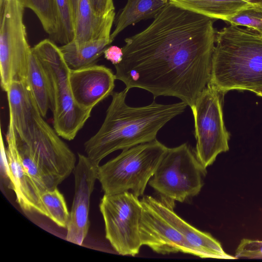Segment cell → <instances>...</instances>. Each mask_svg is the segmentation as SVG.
I'll return each instance as SVG.
<instances>
[{"label": "cell", "mask_w": 262, "mask_h": 262, "mask_svg": "<svg viewBox=\"0 0 262 262\" xmlns=\"http://www.w3.org/2000/svg\"><path fill=\"white\" fill-rule=\"evenodd\" d=\"M253 5H262V0H244Z\"/></svg>", "instance_id": "cell-31"}, {"label": "cell", "mask_w": 262, "mask_h": 262, "mask_svg": "<svg viewBox=\"0 0 262 262\" xmlns=\"http://www.w3.org/2000/svg\"><path fill=\"white\" fill-rule=\"evenodd\" d=\"M115 74L103 65L71 70L70 84L76 103L81 108L92 110L111 95L115 88Z\"/></svg>", "instance_id": "cell-13"}, {"label": "cell", "mask_w": 262, "mask_h": 262, "mask_svg": "<svg viewBox=\"0 0 262 262\" xmlns=\"http://www.w3.org/2000/svg\"><path fill=\"white\" fill-rule=\"evenodd\" d=\"M168 149L155 139L122 150L115 158L99 165L97 180L104 194L130 190L137 197L143 195Z\"/></svg>", "instance_id": "cell-6"}, {"label": "cell", "mask_w": 262, "mask_h": 262, "mask_svg": "<svg viewBox=\"0 0 262 262\" xmlns=\"http://www.w3.org/2000/svg\"><path fill=\"white\" fill-rule=\"evenodd\" d=\"M32 51L46 75L54 129L62 138L72 140L92 111L81 108L75 102L70 84L71 69L56 43L51 39H43L32 48Z\"/></svg>", "instance_id": "cell-5"}, {"label": "cell", "mask_w": 262, "mask_h": 262, "mask_svg": "<svg viewBox=\"0 0 262 262\" xmlns=\"http://www.w3.org/2000/svg\"><path fill=\"white\" fill-rule=\"evenodd\" d=\"M106 238L122 255L135 256L142 246L140 222L143 206L138 197L129 191L104 194L99 204Z\"/></svg>", "instance_id": "cell-9"}, {"label": "cell", "mask_w": 262, "mask_h": 262, "mask_svg": "<svg viewBox=\"0 0 262 262\" xmlns=\"http://www.w3.org/2000/svg\"><path fill=\"white\" fill-rule=\"evenodd\" d=\"M143 206L140 222L142 245L162 254L183 252L200 257V253L155 208L148 196L141 200Z\"/></svg>", "instance_id": "cell-12"}, {"label": "cell", "mask_w": 262, "mask_h": 262, "mask_svg": "<svg viewBox=\"0 0 262 262\" xmlns=\"http://www.w3.org/2000/svg\"><path fill=\"white\" fill-rule=\"evenodd\" d=\"M236 258L262 259V240L242 239L235 252Z\"/></svg>", "instance_id": "cell-26"}, {"label": "cell", "mask_w": 262, "mask_h": 262, "mask_svg": "<svg viewBox=\"0 0 262 262\" xmlns=\"http://www.w3.org/2000/svg\"><path fill=\"white\" fill-rule=\"evenodd\" d=\"M115 19V11L106 16L100 17L95 12L92 0H78L73 41L79 44L89 40L111 37Z\"/></svg>", "instance_id": "cell-16"}, {"label": "cell", "mask_w": 262, "mask_h": 262, "mask_svg": "<svg viewBox=\"0 0 262 262\" xmlns=\"http://www.w3.org/2000/svg\"><path fill=\"white\" fill-rule=\"evenodd\" d=\"M40 198L47 211V217L58 226L67 228L70 212L64 198L57 187L42 192Z\"/></svg>", "instance_id": "cell-23"}, {"label": "cell", "mask_w": 262, "mask_h": 262, "mask_svg": "<svg viewBox=\"0 0 262 262\" xmlns=\"http://www.w3.org/2000/svg\"><path fill=\"white\" fill-rule=\"evenodd\" d=\"M214 19L168 2L147 28L125 39L116 79L128 91L176 97L191 107L210 82Z\"/></svg>", "instance_id": "cell-1"}, {"label": "cell", "mask_w": 262, "mask_h": 262, "mask_svg": "<svg viewBox=\"0 0 262 262\" xmlns=\"http://www.w3.org/2000/svg\"><path fill=\"white\" fill-rule=\"evenodd\" d=\"M0 139L1 173L3 174L4 177L8 178L9 180L10 177V170L6 153V148H5L4 145L1 131Z\"/></svg>", "instance_id": "cell-29"}, {"label": "cell", "mask_w": 262, "mask_h": 262, "mask_svg": "<svg viewBox=\"0 0 262 262\" xmlns=\"http://www.w3.org/2000/svg\"><path fill=\"white\" fill-rule=\"evenodd\" d=\"M25 8L31 9L39 19L44 30L53 41L59 29L55 0H21Z\"/></svg>", "instance_id": "cell-22"}, {"label": "cell", "mask_w": 262, "mask_h": 262, "mask_svg": "<svg viewBox=\"0 0 262 262\" xmlns=\"http://www.w3.org/2000/svg\"><path fill=\"white\" fill-rule=\"evenodd\" d=\"M169 3L198 14L224 21L253 5L244 0H171Z\"/></svg>", "instance_id": "cell-19"}, {"label": "cell", "mask_w": 262, "mask_h": 262, "mask_svg": "<svg viewBox=\"0 0 262 262\" xmlns=\"http://www.w3.org/2000/svg\"><path fill=\"white\" fill-rule=\"evenodd\" d=\"M221 95L209 83L190 107L196 141L194 154L205 168L229 148L230 136L223 120Z\"/></svg>", "instance_id": "cell-10"}, {"label": "cell", "mask_w": 262, "mask_h": 262, "mask_svg": "<svg viewBox=\"0 0 262 262\" xmlns=\"http://www.w3.org/2000/svg\"><path fill=\"white\" fill-rule=\"evenodd\" d=\"M21 0H0V77L7 92L14 81H26L32 54L24 23Z\"/></svg>", "instance_id": "cell-7"}, {"label": "cell", "mask_w": 262, "mask_h": 262, "mask_svg": "<svg viewBox=\"0 0 262 262\" xmlns=\"http://www.w3.org/2000/svg\"><path fill=\"white\" fill-rule=\"evenodd\" d=\"M37 109L24 137L16 136L22 164L41 193L57 188L73 171L76 158Z\"/></svg>", "instance_id": "cell-4"}, {"label": "cell", "mask_w": 262, "mask_h": 262, "mask_svg": "<svg viewBox=\"0 0 262 262\" xmlns=\"http://www.w3.org/2000/svg\"><path fill=\"white\" fill-rule=\"evenodd\" d=\"M209 83L222 94L262 88V35L230 25L217 31Z\"/></svg>", "instance_id": "cell-3"}, {"label": "cell", "mask_w": 262, "mask_h": 262, "mask_svg": "<svg viewBox=\"0 0 262 262\" xmlns=\"http://www.w3.org/2000/svg\"><path fill=\"white\" fill-rule=\"evenodd\" d=\"M104 58L114 66L119 63L123 58L122 48L116 46H108L104 52Z\"/></svg>", "instance_id": "cell-28"}, {"label": "cell", "mask_w": 262, "mask_h": 262, "mask_svg": "<svg viewBox=\"0 0 262 262\" xmlns=\"http://www.w3.org/2000/svg\"><path fill=\"white\" fill-rule=\"evenodd\" d=\"M148 196L155 208L200 253L201 258L237 259L227 253L221 243L210 234L194 228L178 215L174 211V200L162 196L159 199Z\"/></svg>", "instance_id": "cell-15"}, {"label": "cell", "mask_w": 262, "mask_h": 262, "mask_svg": "<svg viewBox=\"0 0 262 262\" xmlns=\"http://www.w3.org/2000/svg\"><path fill=\"white\" fill-rule=\"evenodd\" d=\"M72 6V9L73 11L74 15L75 20L77 13V7H78V0H71Z\"/></svg>", "instance_id": "cell-30"}, {"label": "cell", "mask_w": 262, "mask_h": 262, "mask_svg": "<svg viewBox=\"0 0 262 262\" xmlns=\"http://www.w3.org/2000/svg\"><path fill=\"white\" fill-rule=\"evenodd\" d=\"M162 0H127L124 7L115 19V29L111 34L113 41L128 26L141 20L155 17L167 4Z\"/></svg>", "instance_id": "cell-20"}, {"label": "cell", "mask_w": 262, "mask_h": 262, "mask_svg": "<svg viewBox=\"0 0 262 262\" xmlns=\"http://www.w3.org/2000/svg\"><path fill=\"white\" fill-rule=\"evenodd\" d=\"M96 14L100 17H104L115 11L113 0H92Z\"/></svg>", "instance_id": "cell-27"}, {"label": "cell", "mask_w": 262, "mask_h": 262, "mask_svg": "<svg viewBox=\"0 0 262 262\" xmlns=\"http://www.w3.org/2000/svg\"><path fill=\"white\" fill-rule=\"evenodd\" d=\"M112 42L111 37L89 40L79 44L72 41L59 48L70 69L75 70L96 64Z\"/></svg>", "instance_id": "cell-18"}, {"label": "cell", "mask_w": 262, "mask_h": 262, "mask_svg": "<svg viewBox=\"0 0 262 262\" xmlns=\"http://www.w3.org/2000/svg\"><path fill=\"white\" fill-rule=\"evenodd\" d=\"M78 163L73 171L74 175V195L70 219L67 227L66 239L81 246L90 227V199L97 180L99 165L86 156L78 153Z\"/></svg>", "instance_id": "cell-11"}, {"label": "cell", "mask_w": 262, "mask_h": 262, "mask_svg": "<svg viewBox=\"0 0 262 262\" xmlns=\"http://www.w3.org/2000/svg\"><path fill=\"white\" fill-rule=\"evenodd\" d=\"M6 93L9 118L12 120L17 137L21 139L38 108L26 81L13 82Z\"/></svg>", "instance_id": "cell-17"}, {"label": "cell", "mask_w": 262, "mask_h": 262, "mask_svg": "<svg viewBox=\"0 0 262 262\" xmlns=\"http://www.w3.org/2000/svg\"><path fill=\"white\" fill-rule=\"evenodd\" d=\"M26 82L41 116L45 118L50 108L48 84L43 67L32 51Z\"/></svg>", "instance_id": "cell-21"}, {"label": "cell", "mask_w": 262, "mask_h": 262, "mask_svg": "<svg viewBox=\"0 0 262 262\" xmlns=\"http://www.w3.org/2000/svg\"><path fill=\"white\" fill-rule=\"evenodd\" d=\"M164 2H166V3H168L171 0H162Z\"/></svg>", "instance_id": "cell-33"}, {"label": "cell", "mask_w": 262, "mask_h": 262, "mask_svg": "<svg viewBox=\"0 0 262 262\" xmlns=\"http://www.w3.org/2000/svg\"><path fill=\"white\" fill-rule=\"evenodd\" d=\"M252 92H254V93H255L257 95H258L259 96L262 97V88L254 90L252 91Z\"/></svg>", "instance_id": "cell-32"}, {"label": "cell", "mask_w": 262, "mask_h": 262, "mask_svg": "<svg viewBox=\"0 0 262 262\" xmlns=\"http://www.w3.org/2000/svg\"><path fill=\"white\" fill-rule=\"evenodd\" d=\"M128 90L113 92L104 121L98 132L84 143L86 156L99 165L111 153L156 139L158 132L182 114L187 105L181 101L132 107L125 101Z\"/></svg>", "instance_id": "cell-2"}, {"label": "cell", "mask_w": 262, "mask_h": 262, "mask_svg": "<svg viewBox=\"0 0 262 262\" xmlns=\"http://www.w3.org/2000/svg\"><path fill=\"white\" fill-rule=\"evenodd\" d=\"M206 173L185 143L168 148L148 184L161 196L184 202L199 193Z\"/></svg>", "instance_id": "cell-8"}, {"label": "cell", "mask_w": 262, "mask_h": 262, "mask_svg": "<svg viewBox=\"0 0 262 262\" xmlns=\"http://www.w3.org/2000/svg\"><path fill=\"white\" fill-rule=\"evenodd\" d=\"M6 141V153L10 170L9 181L16 202L24 211L36 212L47 217L40 193L22 164L17 146L16 131L10 118Z\"/></svg>", "instance_id": "cell-14"}, {"label": "cell", "mask_w": 262, "mask_h": 262, "mask_svg": "<svg viewBox=\"0 0 262 262\" xmlns=\"http://www.w3.org/2000/svg\"><path fill=\"white\" fill-rule=\"evenodd\" d=\"M225 21L230 25L251 29L262 35V5H251L228 18Z\"/></svg>", "instance_id": "cell-25"}, {"label": "cell", "mask_w": 262, "mask_h": 262, "mask_svg": "<svg viewBox=\"0 0 262 262\" xmlns=\"http://www.w3.org/2000/svg\"><path fill=\"white\" fill-rule=\"evenodd\" d=\"M58 15L59 29L53 41L62 45L73 40L75 20L71 0H55Z\"/></svg>", "instance_id": "cell-24"}]
</instances>
